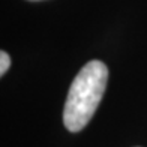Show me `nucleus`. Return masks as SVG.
Instances as JSON below:
<instances>
[{
	"instance_id": "nucleus-1",
	"label": "nucleus",
	"mask_w": 147,
	"mask_h": 147,
	"mask_svg": "<svg viewBox=\"0 0 147 147\" xmlns=\"http://www.w3.org/2000/svg\"><path fill=\"white\" fill-rule=\"evenodd\" d=\"M108 81L105 63L92 60L86 63L71 84L63 108V123L71 132L81 131L90 122Z\"/></svg>"
},
{
	"instance_id": "nucleus-2",
	"label": "nucleus",
	"mask_w": 147,
	"mask_h": 147,
	"mask_svg": "<svg viewBox=\"0 0 147 147\" xmlns=\"http://www.w3.org/2000/svg\"><path fill=\"white\" fill-rule=\"evenodd\" d=\"M9 65H11V59L8 56V53L2 51L0 53V74H2V75L9 69Z\"/></svg>"
},
{
	"instance_id": "nucleus-3",
	"label": "nucleus",
	"mask_w": 147,
	"mask_h": 147,
	"mask_svg": "<svg viewBox=\"0 0 147 147\" xmlns=\"http://www.w3.org/2000/svg\"><path fill=\"white\" fill-rule=\"evenodd\" d=\"M30 2H39V0H30Z\"/></svg>"
}]
</instances>
